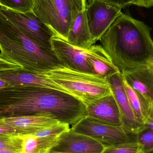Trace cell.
I'll use <instances>...</instances> for the list:
<instances>
[{"instance_id": "6da1fadb", "label": "cell", "mask_w": 153, "mask_h": 153, "mask_svg": "<svg viewBox=\"0 0 153 153\" xmlns=\"http://www.w3.org/2000/svg\"><path fill=\"white\" fill-rule=\"evenodd\" d=\"M42 113L72 126L86 116V107L73 95L51 88L11 85L0 89V118Z\"/></svg>"}, {"instance_id": "7a4b0ae2", "label": "cell", "mask_w": 153, "mask_h": 153, "mask_svg": "<svg viewBox=\"0 0 153 153\" xmlns=\"http://www.w3.org/2000/svg\"><path fill=\"white\" fill-rule=\"evenodd\" d=\"M99 41L121 73L153 64L151 28L129 15L122 13Z\"/></svg>"}, {"instance_id": "3957f363", "label": "cell", "mask_w": 153, "mask_h": 153, "mask_svg": "<svg viewBox=\"0 0 153 153\" xmlns=\"http://www.w3.org/2000/svg\"><path fill=\"white\" fill-rule=\"evenodd\" d=\"M0 50L2 57L38 74L64 66L53 50L40 46L1 12Z\"/></svg>"}, {"instance_id": "277c9868", "label": "cell", "mask_w": 153, "mask_h": 153, "mask_svg": "<svg viewBox=\"0 0 153 153\" xmlns=\"http://www.w3.org/2000/svg\"><path fill=\"white\" fill-rule=\"evenodd\" d=\"M80 100L85 107L111 93L107 79L100 75L71 70L64 66L40 74Z\"/></svg>"}, {"instance_id": "5b68a950", "label": "cell", "mask_w": 153, "mask_h": 153, "mask_svg": "<svg viewBox=\"0 0 153 153\" xmlns=\"http://www.w3.org/2000/svg\"><path fill=\"white\" fill-rule=\"evenodd\" d=\"M86 4L85 0H34L32 11L54 36L67 41L72 23Z\"/></svg>"}, {"instance_id": "8992f818", "label": "cell", "mask_w": 153, "mask_h": 153, "mask_svg": "<svg viewBox=\"0 0 153 153\" xmlns=\"http://www.w3.org/2000/svg\"><path fill=\"white\" fill-rule=\"evenodd\" d=\"M71 128L75 132L95 139L105 147L137 142V134L130 132L122 126L102 124L87 116L72 125Z\"/></svg>"}, {"instance_id": "52a82bcc", "label": "cell", "mask_w": 153, "mask_h": 153, "mask_svg": "<svg viewBox=\"0 0 153 153\" xmlns=\"http://www.w3.org/2000/svg\"><path fill=\"white\" fill-rule=\"evenodd\" d=\"M0 12L40 46L52 50L51 39L54 34L32 11L19 12L0 6Z\"/></svg>"}, {"instance_id": "ba28073f", "label": "cell", "mask_w": 153, "mask_h": 153, "mask_svg": "<svg viewBox=\"0 0 153 153\" xmlns=\"http://www.w3.org/2000/svg\"><path fill=\"white\" fill-rule=\"evenodd\" d=\"M85 10L88 27L94 44L122 13L121 8L101 0H91L86 4Z\"/></svg>"}, {"instance_id": "9c48e42d", "label": "cell", "mask_w": 153, "mask_h": 153, "mask_svg": "<svg viewBox=\"0 0 153 153\" xmlns=\"http://www.w3.org/2000/svg\"><path fill=\"white\" fill-rule=\"evenodd\" d=\"M105 146L95 139L70 129L58 137L51 153H101Z\"/></svg>"}, {"instance_id": "30bf717a", "label": "cell", "mask_w": 153, "mask_h": 153, "mask_svg": "<svg viewBox=\"0 0 153 153\" xmlns=\"http://www.w3.org/2000/svg\"><path fill=\"white\" fill-rule=\"evenodd\" d=\"M51 46L53 52L64 66L77 71L94 74L87 61L86 50L74 46L55 36L51 39Z\"/></svg>"}, {"instance_id": "8fae6325", "label": "cell", "mask_w": 153, "mask_h": 153, "mask_svg": "<svg viewBox=\"0 0 153 153\" xmlns=\"http://www.w3.org/2000/svg\"><path fill=\"white\" fill-rule=\"evenodd\" d=\"M106 79L119 108L122 126L137 134L144 126L139 124L135 117L126 93L122 73L119 72Z\"/></svg>"}, {"instance_id": "7c38bea8", "label": "cell", "mask_w": 153, "mask_h": 153, "mask_svg": "<svg viewBox=\"0 0 153 153\" xmlns=\"http://www.w3.org/2000/svg\"><path fill=\"white\" fill-rule=\"evenodd\" d=\"M86 116L102 124L122 126L120 111L112 93L86 106Z\"/></svg>"}, {"instance_id": "4fadbf2b", "label": "cell", "mask_w": 153, "mask_h": 153, "mask_svg": "<svg viewBox=\"0 0 153 153\" xmlns=\"http://www.w3.org/2000/svg\"><path fill=\"white\" fill-rule=\"evenodd\" d=\"M60 122L49 113L0 118V123L14 128L22 135L32 134Z\"/></svg>"}, {"instance_id": "5bb4252c", "label": "cell", "mask_w": 153, "mask_h": 153, "mask_svg": "<svg viewBox=\"0 0 153 153\" xmlns=\"http://www.w3.org/2000/svg\"><path fill=\"white\" fill-rule=\"evenodd\" d=\"M0 78L12 85L47 87L70 94L64 88L44 75L29 71L22 68L0 72Z\"/></svg>"}, {"instance_id": "9a60e30c", "label": "cell", "mask_w": 153, "mask_h": 153, "mask_svg": "<svg viewBox=\"0 0 153 153\" xmlns=\"http://www.w3.org/2000/svg\"><path fill=\"white\" fill-rule=\"evenodd\" d=\"M128 84L146 100L153 102V74L150 65L122 73Z\"/></svg>"}, {"instance_id": "2e32d148", "label": "cell", "mask_w": 153, "mask_h": 153, "mask_svg": "<svg viewBox=\"0 0 153 153\" xmlns=\"http://www.w3.org/2000/svg\"><path fill=\"white\" fill-rule=\"evenodd\" d=\"M88 64L94 74L107 78L119 72L101 45H93L86 50Z\"/></svg>"}, {"instance_id": "e0dca14e", "label": "cell", "mask_w": 153, "mask_h": 153, "mask_svg": "<svg viewBox=\"0 0 153 153\" xmlns=\"http://www.w3.org/2000/svg\"><path fill=\"white\" fill-rule=\"evenodd\" d=\"M67 41L74 46L84 50L94 45L88 27L85 9L76 15L70 28Z\"/></svg>"}, {"instance_id": "ac0fdd59", "label": "cell", "mask_w": 153, "mask_h": 153, "mask_svg": "<svg viewBox=\"0 0 153 153\" xmlns=\"http://www.w3.org/2000/svg\"><path fill=\"white\" fill-rule=\"evenodd\" d=\"M124 87L137 121L143 125L151 111L152 103L134 91L123 78Z\"/></svg>"}, {"instance_id": "d6986e66", "label": "cell", "mask_w": 153, "mask_h": 153, "mask_svg": "<svg viewBox=\"0 0 153 153\" xmlns=\"http://www.w3.org/2000/svg\"><path fill=\"white\" fill-rule=\"evenodd\" d=\"M59 137H38L33 134L24 135L22 153H49Z\"/></svg>"}, {"instance_id": "ffe728a7", "label": "cell", "mask_w": 153, "mask_h": 153, "mask_svg": "<svg viewBox=\"0 0 153 153\" xmlns=\"http://www.w3.org/2000/svg\"><path fill=\"white\" fill-rule=\"evenodd\" d=\"M24 135H0V150L7 149L22 153Z\"/></svg>"}, {"instance_id": "44dd1931", "label": "cell", "mask_w": 153, "mask_h": 153, "mask_svg": "<svg viewBox=\"0 0 153 153\" xmlns=\"http://www.w3.org/2000/svg\"><path fill=\"white\" fill-rule=\"evenodd\" d=\"M101 153H147L138 142L127 143L104 148Z\"/></svg>"}, {"instance_id": "7402d4cb", "label": "cell", "mask_w": 153, "mask_h": 153, "mask_svg": "<svg viewBox=\"0 0 153 153\" xmlns=\"http://www.w3.org/2000/svg\"><path fill=\"white\" fill-rule=\"evenodd\" d=\"M34 0H0V6L19 12L32 11Z\"/></svg>"}, {"instance_id": "603a6c76", "label": "cell", "mask_w": 153, "mask_h": 153, "mask_svg": "<svg viewBox=\"0 0 153 153\" xmlns=\"http://www.w3.org/2000/svg\"><path fill=\"white\" fill-rule=\"evenodd\" d=\"M70 129L69 124L60 122L52 126L39 130L31 134L38 137H59L63 133L69 131Z\"/></svg>"}, {"instance_id": "cb8c5ba5", "label": "cell", "mask_w": 153, "mask_h": 153, "mask_svg": "<svg viewBox=\"0 0 153 153\" xmlns=\"http://www.w3.org/2000/svg\"><path fill=\"white\" fill-rule=\"evenodd\" d=\"M137 141L146 152H153V131L149 128L144 127L137 134Z\"/></svg>"}, {"instance_id": "d4e9b609", "label": "cell", "mask_w": 153, "mask_h": 153, "mask_svg": "<svg viewBox=\"0 0 153 153\" xmlns=\"http://www.w3.org/2000/svg\"><path fill=\"white\" fill-rule=\"evenodd\" d=\"M91 1V0H88V2H90ZM101 1H103L108 3L111 4L121 9L132 4L137 5V0H101Z\"/></svg>"}, {"instance_id": "484cf974", "label": "cell", "mask_w": 153, "mask_h": 153, "mask_svg": "<svg viewBox=\"0 0 153 153\" xmlns=\"http://www.w3.org/2000/svg\"><path fill=\"white\" fill-rule=\"evenodd\" d=\"M22 68L19 65L13 63L2 57L0 55V72L6 70H13Z\"/></svg>"}, {"instance_id": "4316f807", "label": "cell", "mask_w": 153, "mask_h": 153, "mask_svg": "<svg viewBox=\"0 0 153 153\" xmlns=\"http://www.w3.org/2000/svg\"><path fill=\"white\" fill-rule=\"evenodd\" d=\"M15 134H21L18 130L15 129L14 128L0 123V135Z\"/></svg>"}, {"instance_id": "83f0119b", "label": "cell", "mask_w": 153, "mask_h": 153, "mask_svg": "<svg viewBox=\"0 0 153 153\" xmlns=\"http://www.w3.org/2000/svg\"><path fill=\"white\" fill-rule=\"evenodd\" d=\"M145 126L149 128L153 131V102L152 103L151 111L143 124Z\"/></svg>"}, {"instance_id": "f1b7e54d", "label": "cell", "mask_w": 153, "mask_h": 153, "mask_svg": "<svg viewBox=\"0 0 153 153\" xmlns=\"http://www.w3.org/2000/svg\"><path fill=\"white\" fill-rule=\"evenodd\" d=\"M137 6L150 8L153 6V0H137Z\"/></svg>"}, {"instance_id": "f546056e", "label": "cell", "mask_w": 153, "mask_h": 153, "mask_svg": "<svg viewBox=\"0 0 153 153\" xmlns=\"http://www.w3.org/2000/svg\"><path fill=\"white\" fill-rule=\"evenodd\" d=\"M11 85L9 83L0 78V89L9 87Z\"/></svg>"}, {"instance_id": "4dcf8cb0", "label": "cell", "mask_w": 153, "mask_h": 153, "mask_svg": "<svg viewBox=\"0 0 153 153\" xmlns=\"http://www.w3.org/2000/svg\"><path fill=\"white\" fill-rule=\"evenodd\" d=\"M0 153H20L16 152L11 150H7V149H2L0 150Z\"/></svg>"}, {"instance_id": "1f68e13d", "label": "cell", "mask_w": 153, "mask_h": 153, "mask_svg": "<svg viewBox=\"0 0 153 153\" xmlns=\"http://www.w3.org/2000/svg\"><path fill=\"white\" fill-rule=\"evenodd\" d=\"M150 68H151V70H152V73L153 74V64L151 65H150Z\"/></svg>"}, {"instance_id": "d6a6232c", "label": "cell", "mask_w": 153, "mask_h": 153, "mask_svg": "<svg viewBox=\"0 0 153 153\" xmlns=\"http://www.w3.org/2000/svg\"></svg>"}]
</instances>
